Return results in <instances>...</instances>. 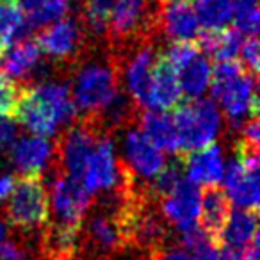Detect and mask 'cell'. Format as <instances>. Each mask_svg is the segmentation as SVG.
<instances>
[{
	"instance_id": "33",
	"label": "cell",
	"mask_w": 260,
	"mask_h": 260,
	"mask_svg": "<svg viewBox=\"0 0 260 260\" xmlns=\"http://www.w3.org/2000/svg\"><path fill=\"white\" fill-rule=\"evenodd\" d=\"M32 244L22 239H6L0 246V260H32Z\"/></svg>"
},
{
	"instance_id": "42",
	"label": "cell",
	"mask_w": 260,
	"mask_h": 260,
	"mask_svg": "<svg viewBox=\"0 0 260 260\" xmlns=\"http://www.w3.org/2000/svg\"><path fill=\"white\" fill-rule=\"evenodd\" d=\"M153 2H160V0H153Z\"/></svg>"
},
{
	"instance_id": "25",
	"label": "cell",
	"mask_w": 260,
	"mask_h": 260,
	"mask_svg": "<svg viewBox=\"0 0 260 260\" xmlns=\"http://www.w3.org/2000/svg\"><path fill=\"white\" fill-rule=\"evenodd\" d=\"M178 84H180L182 96H187L189 100H198L205 94L210 87V77H212V66L209 59L203 54L196 55L189 64L178 70Z\"/></svg>"
},
{
	"instance_id": "37",
	"label": "cell",
	"mask_w": 260,
	"mask_h": 260,
	"mask_svg": "<svg viewBox=\"0 0 260 260\" xmlns=\"http://www.w3.org/2000/svg\"><path fill=\"white\" fill-rule=\"evenodd\" d=\"M194 260H228L226 253L219 248V246L212 244V242H207L205 246H202L200 249H196L192 253Z\"/></svg>"
},
{
	"instance_id": "5",
	"label": "cell",
	"mask_w": 260,
	"mask_h": 260,
	"mask_svg": "<svg viewBox=\"0 0 260 260\" xmlns=\"http://www.w3.org/2000/svg\"><path fill=\"white\" fill-rule=\"evenodd\" d=\"M6 217L22 235L43 232L50 221L48 191L43 177H22L16 182L8 198Z\"/></svg>"
},
{
	"instance_id": "1",
	"label": "cell",
	"mask_w": 260,
	"mask_h": 260,
	"mask_svg": "<svg viewBox=\"0 0 260 260\" xmlns=\"http://www.w3.org/2000/svg\"><path fill=\"white\" fill-rule=\"evenodd\" d=\"M75 118L77 109L68 84L43 80L36 86L20 89L15 119L32 136L55 138L59 126L72 125Z\"/></svg>"
},
{
	"instance_id": "4",
	"label": "cell",
	"mask_w": 260,
	"mask_h": 260,
	"mask_svg": "<svg viewBox=\"0 0 260 260\" xmlns=\"http://www.w3.org/2000/svg\"><path fill=\"white\" fill-rule=\"evenodd\" d=\"M173 123L178 134L180 155L184 157L216 143L223 126V116L214 100L198 98L178 105Z\"/></svg>"
},
{
	"instance_id": "40",
	"label": "cell",
	"mask_w": 260,
	"mask_h": 260,
	"mask_svg": "<svg viewBox=\"0 0 260 260\" xmlns=\"http://www.w3.org/2000/svg\"><path fill=\"white\" fill-rule=\"evenodd\" d=\"M6 239H8V224H6V221L0 217V246L4 244Z\"/></svg>"
},
{
	"instance_id": "24",
	"label": "cell",
	"mask_w": 260,
	"mask_h": 260,
	"mask_svg": "<svg viewBox=\"0 0 260 260\" xmlns=\"http://www.w3.org/2000/svg\"><path fill=\"white\" fill-rule=\"evenodd\" d=\"M72 0H20V9L30 29L48 27L66 18Z\"/></svg>"
},
{
	"instance_id": "27",
	"label": "cell",
	"mask_w": 260,
	"mask_h": 260,
	"mask_svg": "<svg viewBox=\"0 0 260 260\" xmlns=\"http://www.w3.org/2000/svg\"><path fill=\"white\" fill-rule=\"evenodd\" d=\"M192 9L205 30L224 29L232 20V0H194Z\"/></svg>"
},
{
	"instance_id": "16",
	"label": "cell",
	"mask_w": 260,
	"mask_h": 260,
	"mask_svg": "<svg viewBox=\"0 0 260 260\" xmlns=\"http://www.w3.org/2000/svg\"><path fill=\"white\" fill-rule=\"evenodd\" d=\"M157 29L173 43L194 41L200 34V22L189 0H166L157 11Z\"/></svg>"
},
{
	"instance_id": "14",
	"label": "cell",
	"mask_w": 260,
	"mask_h": 260,
	"mask_svg": "<svg viewBox=\"0 0 260 260\" xmlns=\"http://www.w3.org/2000/svg\"><path fill=\"white\" fill-rule=\"evenodd\" d=\"M55 155V146L50 139L38 136H22L16 138L9 148V159L22 177H43L52 166Z\"/></svg>"
},
{
	"instance_id": "39",
	"label": "cell",
	"mask_w": 260,
	"mask_h": 260,
	"mask_svg": "<svg viewBox=\"0 0 260 260\" xmlns=\"http://www.w3.org/2000/svg\"><path fill=\"white\" fill-rule=\"evenodd\" d=\"M239 260H258V237L242 251L241 258Z\"/></svg>"
},
{
	"instance_id": "38",
	"label": "cell",
	"mask_w": 260,
	"mask_h": 260,
	"mask_svg": "<svg viewBox=\"0 0 260 260\" xmlns=\"http://www.w3.org/2000/svg\"><path fill=\"white\" fill-rule=\"evenodd\" d=\"M15 177H13L11 173H0V203L8 202V198L11 196L13 189H15Z\"/></svg>"
},
{
	"instance_id": "43",
	"label": "cell",
	"mask_w": 260,
	"mask_h": 260,
	"mask_svg": "<svg viewBox=\"0 0 260 260\" xmlns=\"http://www.w3.org/2000/svg\"><path fill=\"white\" fill-rule=\"evenodd\" d=\"M9 2H15V0H9Z\"/></svg>"
},
{
	"instance_id": "32",
	"label": "cell",
	"mask_w": 260,
	"mask_h": 260,
	"mask_svg": "<svg viewBox=\"0 0 260 260\" xmlns=\"http://www.w3.org/2000/svg\"><path fill=\"white\" fill-rule=\"evenodd\" d=\"M18 96L20 87L15 84V80L0 77V118H15Z\"/></svg>"
},
{
	"instance_id": "34",
	"label": "cell",
	"mask_w": 260,
	"mask_h": 260,
	"mask_svg": "<svg viewBox=\"0 0 260 260\" xmlns=\"http://www.w3.org/2000/svg\"><path fill=\"white\" fill-rule=\"evenodd\" d=\"M237 57H239V62H241L242 68H244L246 72L251 73V75L256 77V73H258V62H260L258 41H256V38H244Z\"/></svg>"
},
{
	"instance_id": "12",
	"label": "cell",
	"mask_w": 260,
	"mask_h": 260,
	"mask_svg": "<svg viewBox=\"0 0 260 260\" xmlns=\"http://www.w3.org/2000/svg\"><path fill=\"white\" fill-rule=\"evenodd\" d=\"M36 43L41 54L54 61H75L86 45V32L79 22L62 18L45 27Z\"/></svg>"
},
{
	"instance_id": "35",
	"label": "cell",
	"mask_w": 260,
	"mask_h": 260,
	"mask_svg": "<svg viewBox=\"0 0 260 260\" xmlns=\"http://www.w3.org/2000/svg\"><path fill=\"white\" fill-rule=\"evenodd\" d=\"M146 260H194V256L182 244H164L160 248H157L155 251L148 253Z\"/></svg>"
},
{
	"instance_id": "23",
	"label": "cell",
	"mask_w": 260,
	"mask_h": 260,
	"mask_svg": "<svg viewBox=\"0 0 260 260\" xmlns=\"http://www.w3.org/2000/svg\"><path fill=\"white\" fill-rule=\"evenodd\" d=\"M244 41V36L235 29H219V30H200L194 43L200 52L219 61H237L239 50Z\"/></svg>"
},
{
	"instance_id": "7",
	"label": "cell",
	"mask_w": 260,
	"mask_h": 260,
	"mask_svg": "<svg viewBox=\"0 0 260 260\" xmlns=\"http://www.w3.org/2000/svg\"><path fill=\"white\" fill-rule=\"evenodd\" d=\"M102 136L104 134H100V130L87 118L72 123L55 148L54 160L57 162V173L80 182L87 160Z\"/></svg>"
},
{
	"instance_id": "36",
	"label": "cell",
	"mask_w": 260,
	"mask_h": 260,
	"mask_svg": "<svg viewBox=\"0 0 260 260\" xmlns=\"http://www.w3.org/2000/svg\"><path fill=\"white\" fill-rule=\"evenodd\" d=\"M18 136L16 123L11 118H0V153L6 152L13 146Z\"/></svg>"
},
{
	"instance_id": "2",
	"label": "cell",
	"mask_w": 260,
	"mask_h": 260,
	"mask_svg": "<svg viewBox=\"0 0 260 260\" xmlns=\"http://www.w3.org/2000/svg\"><path fill=\"white\" fill-rule=\"evenodd\" d=\"M214 102L224 112L234 128L256 118L258 96H256L255 75L246 72L239 61H219L212 68L210 77Z\"/></svg>"
},
{
	"instance_id": "6",
	"label": "cell",
	"mask_w": 260,
	"mask_h": 260,
	"mask_svg": "<svg viewBox=\"0 0 260 260\" xmlns=\"http://www.w3.org/2000/svg\"><path fill=\"white\" fill-rule=\"evenodd\" d=\"M89 194H114L126 192L134 187V178L125 170L114 148L111 136L104 134L98 139L93 153L86 164V170L80 178Z\"/></svg>"
},
{
	"instance_id": "15",
	"label": "cell",
	"mask_w": 260,
	"mask_h": 260,
	"mask_svg": "<svg viewBox=\"0 0 260 260\" xmlns=\"http://www.w3.org/2000/svg\"><path fill=\"white\" fill-rule=\"evenodd\" d=\"M223 192L226 194L230 205H235L241 210H253L256 212L258 207V170H251L239 162L237 159H232L224 164L223 173Z\"/></svg>"
},
{
	"instance_id": "20",
	"label": "cell",
	"mask_w": 260,
	"mask_h": 260,
	"mask_svg": "<svg viewBox=\"0 0 260 260\" xmlns=\"http://www.w3.org/2000/svg\"><path fill=\"white\" fill-rule=\"evenodd\" d=\"M232 212V205L228 202L223 189L205 187L202 191V200H200V223L198 226L207 234V237L217 246V239L226 223L228 216Z\"/></svg>"
},
{
	"instance_id": "21",
	"label": "cell",
	"mask_w": 260,
	"mask_h": 260,
	"mask_svg": "<svg viewBox=\"0 0 260 260\" xmlns=\"http://www.w3.org/2000/svg\"><path fill=\"white\" fill-rule=\"evenodd\" d=\"M256 239V212L235 209L217 239V246L226 251H242Z\"/></svg>"
},
{
	"instance_id": "11",
	"label": "cell",
	"mask_w": 260,
	"mask_h": 260,
	"mask_svg": "<svg viewBox=\"0 0 260 260\" xmlns=\"http://www.w3.org/2000/svg\"><path fill=\"white\" fill-rule=\"evenodd\" d=\"M123 166L132 178L150 182L166 166V157L141 130L130 128L123 138Z\"/></svg>"
},
{
	"instance_id": "3",
	"label": "cell",
	"mask_w": 260,
	"mask_h": 260,
	"mask_svg": "<svg viewBox=\"0 0 260 260\" xmlns=\"http://www.w3.org/2000/svg\"><path fill=\"white\" fill-rule=\"evenodd\" d=\"M119 91L118 66L114 57L79 62L72 80V100L77 112L93 118L102 112Z\"/></svg>"
},
{
	"instance_id": "26",
	"label": "cell",
	"mask_w": 260,
	"mask_h": 260,
	"mask_svg": "<svg viewBox=\"0 0 260 260\" xmlns=\"http://www.w3.org/2000/svg\"><path fill=\"white\" fill-rule=\"evenodd\" d=\"M30 30L22 9L16 2L0 0V48L6 50L11 45L25 40Z\"/></svg>"
},
{
	"instance_id": "8",
	"label": "cell",
	"mask_w": 260,
	"mask_h": 260,
	"mask_svg": "<svg viewBox=\"0 0 260 260\" xmlns=\"http://www.w3.org/2000/svg\"><path fill=\"white\" fill-rule=\"evenodd\" d=\"M128 45H132V48H126L121 57H114L116 66H118V77L123 79L126 96L138 107H143L150 82H152L157 54L150 38H143Z\"/></svg>"
},
{
	"instance_id": "18",
	"label": "cell",
	"mask_w": 260,
	"mask_h": 260,
	"mask_svg": "<svg viewBox=\"0 0 260 260\" xmlns=\"http://www.w3.org/2000/svg\"><path fill=\"white\" fill-rule=\"evenodd\" d=\"M187 180L198 187H216L224 173V150L212 143L202 150L184 155V168Z\"/></svg>"
},
{
	"instance_id": "9",
	"label": "cell",
	"mask_w": 260,
	"mask_h": 260,
	"mask_svg": "<svg viewBox=\"0 0 260 260\" xmlns=\"http://www.w3.org/2000/svg\"><path fill=\"white\" fill-rule=\"evenodd\" d=\"M48 205L54 221L59 226L80 230L91 209V194L79 180L55 173L48 191Z\"/></svg>"
},
{
	"instance_id": "29",
	"label": "cell",
	"mask_w": 260,
	"mask_h": 260,
	"mask_svg": "<svg viewBox=\"0 0 260 260\" xmlns=\"http://www.w3.org/2000/svg\"><path fill=\"white\" fill-rule=\"evenodd\" d=\"M232 20L237 32L244 38H256L258 34V0H232Z\"/></svg>"
},
{
	"instance_id": "13",
	"label": "cell",
	"mask_w": 260,
	"mask_h": 260,
	"mask_svg": "<svg viewBox=\"0 0 260 260\" xmlns=\"http://www.w3.org/2000/svg\"><path fill=\"white\" fill-rule=\"evenodd\" d=\"M202 191L187 178L180 182L168 196L160 200V216L180 234L198 224Z\"/></svg>"
},
{
	"instance_id": "30",
	"label": "cell",
	"mask_w": 260,
	"mask_h": 260,
	"mask_svg": "<svg viewBox=\"0 0 260 260\" xmlns=\"http://www.w3.org/2000/svg\"><path fill=\"white\" fill-rule=\"evenodd\" d=\"M182 180H184V177H182V164L178 160H173V162L166 164L153 180L148 182V187L145 189V194L150 200H159L160 202Z\"/></svg>"
},
{
	"instance_id": "28",
	"label": "cell",
	"mask_w": 260,
	"mask_h": 260,
	"mask_svg": "<svg viewBox=\"0 0 260 260\" xmlns=\"http://www.w3.org/2000/svg\"><path fill=\"white\" fill-rule=\"evenodd\" d=\"M114 0H84L82 23L84 29L94 38H104L109 34Z\"/></svg>"
},
{
	"instance_id": "41",
	"label": "cell",
	"mask_w": 260,
	"mask_h": 260,
	"mask_svg": "<svg viewBox=\"0 0 260 260\" xmlns=\"http://www.w3.org/2000/svg\"><path fill=\"white\" fill-rule=\"evenodd\" d=\"M2 57H4V50L0 48V66H2Z\"/></svg>"
},
{
	"instance_id": "44",
	"label": "cell",
	"mask_w": 260,
	"mask_h": 260,
	"mask_svg": "<svg viewBox=\"0 0 260 260\" xmlns=\"http://www.w3.org/2000/svg\"><path fill=\"white\" fill-rule=\"evenodd\" d=\"M105 260H112V258H105Z\"/></svg>"
},
{
	"instance_id": "17",
	"label": "cell",
	"mask_w": 260,
	"mask_h": 260,
	"mask_svg": "<svg viewBox=\"0 0 260 260\" xmlns=\"http://www.w3.org/2000/svg\"><path fill=\"white\" fill-rule=\"evenodd\" d=\"M180 102L182 89L178 84V73L160 54L157 57L155 68L152 73V82H150L143 107H146V111L168 112L171 109H177Z\"/></svg>"
},
{
	"instance_id": "22",
	"label": "cell",
	"mask_w": 260,
	"mask_h": 260,
	"mask_svg": "<svg viewBox=\"0 0 260 260\" xmlns=\"http://www.w3.org/2000/svg\"><path fill=\"white\" fill-rule=\"evenodd\" d=\"M139 125H141L139 130L162 153H180L177 128H175L173 118L168 112L145 111L139 116Z\"/></svg>"
},
{
	"instance_id": "45",
	"label": "cell",
	"mask_w": 260,
	"mask_h": 260,
	"mask_svg": "<svg viewBox=\"0 0 260 260\" xmlns=\"http://www.w3.org/2000/svg\"><path fill=\"white\" fill-rule=\"evenodd\" d=\"M164 2H166V0H164Z\"/></svg>"
},
{
	"instance_id": "31",
	"label": "cell",
	"mask_w": 260,
	"mask_h": 260,
	"mask_svg": "<svg viewBox=\"0 0 260 260\" xmlns=\"http://www.w3.org/2000/svg\"><path fill=\"white\" fill-rule=\"evenodd\" d=\"M200 54L202 52L194 41H178V43L170 45V48L166 50V54H162V57L178 72Z\"/></svg>"
},
{
	"instance_id": "10",
	"label": "cell",
	"mask_w": 260,
	"mask_h": 260,
	"mask_svg": "<svg viewBox=\"0 0 260 260\" xmlns=\"http://www.w3.org/2000/svg\"><path fill=\"white\" fill-rule=\"evenodd\" d=\"M157 13H148L146 0H114L109 34L116 48L150 38L157 30Z\"/></svg>"
},
{
	"instance_id": "19",
	"label": "cell",
	"mask_w": 260,
	"mask_h": 260,
	"mask_svg": "<svg viewBox=\"0 0 260 260\" xmlns=\"http://www.w3.org/2000/svg\"><path fill=\"white\" fill-rule=\"evenodd\" d=\"M6 70V77L11 80H29L40 75L43 62H41V50L36 40H25L11 45L2 57Z\"/></svg>"
}]
</instances>
